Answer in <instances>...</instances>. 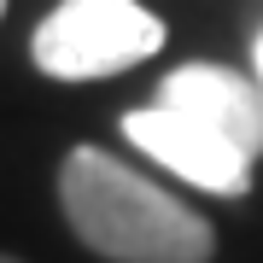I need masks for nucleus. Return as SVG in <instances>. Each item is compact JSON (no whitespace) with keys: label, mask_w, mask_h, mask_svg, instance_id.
<instances>
[{"label":"nucleus","mask_w":263,"mask_h":263,"mask_svg":"<svg viewBox=\"0 0 263 263\" xmlns=\"http://www.w3.org/2000/svg\"><path fill=\"white\" fill-rule=\"evenodd\" d=\"M59 205H65L76 240L117 263H205L216 246L199 211H187L152 176L117 164L100 146H76L65 158Z\"/></svg>","instance_id":"1"},{"label":"nucleus","mask_w":263,"mask_h":263,"mask_svg":"<svg viewBox=\"0 0 263 263\" xmlns=\"http://www.w3.org/2000/svg\"><path fill=\"white\" fill-rule=\"evenodd\" d=\"M164 47V24L141 0H59L35 24V65L59 82H94L141 65Z\"/></svg>","instance_id":"2"},{"label":"nucleus","mask_w":263,"mask_h":263,"mask_svg":"<svg viewBox=\"0 0 263 263\" xmlns=\"http://www.w3.org/2000/svg\"><path fill=\"white\" fill-rule=\"evenodd\" d=\"M123 135H129L152 164H164V170H176L181 181H193L199 193L240 199L252 187V158H246L228 135H216L211 123H199L187 111H170V105L152 100V105L123 117Z\"/></svg>","instance_id":"3"},{"label":"nucleus","mask_w":263,"mask_h":263,"mask_svg":"<svg viewBox=\"0 0 263 263\" xmlns=\"http://www.w3.org/2000/svg\"><path fill=\"white\" fill-rule=\"evenodd\" d=\"M158 105L211 123L216 135H228L257 164V152H263V88H257V76L222 70V65H181L158 82Z\"/></svg>","instance_id":"4"},{"label":"nucleus","mask_w":263,"mask_h":263,"mask_svg":"<svg viewBox=\"0 0 263 263\" xmlns=\"http://www.w3.org/2000/svg\"><path fill=\"white\" fill-rule=\"evenodd\" d=\"M252 65H257V88H263V35H257V47H252Z\"/></svg>","instance_id":"5"},{"label":"nucleus","mask_w":263,"mask_h":263,"mask_svg":"<svg viewBox=\"0 0 263 263\" xmlns=\"http://www.w3.org/2000/svg\"><path fill=\"white\" fill-rule=\"evenodd\" d=\"M0 263H18V257H6V252H0Z\"/></svg>","instance_id":"6"},{"label":"nucleus","mask_w":263,"mask_h":263,"mask_svg":"<svg viewBox=\"0 0 263 263\" xmlns=\"http://www.w3.org/2000/svg\"><path fill=\"white\" fill-rule=\"evenodd\" d=\"M0 12H6V0H0Z\"/></svg>","instance_id":"7"}]
</instances>
